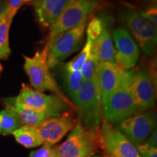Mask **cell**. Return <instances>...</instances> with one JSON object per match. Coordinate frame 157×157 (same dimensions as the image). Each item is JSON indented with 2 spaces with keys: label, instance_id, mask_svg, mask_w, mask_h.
Instances as JSON below:
<instances>
[{
  "label": "cell",
  "instance_id": "cell-18",
  "mask_svg": "<svg viewBox=\"0 0 157 157\" xmlns=\"http://www.w3.org/2000/svg\"><path fill=\"white\" fill-rule=\"evenodd\" d=\"M19 144L25 148H31L42 145L43 140L39 134L36 127L23 125L13 133Z\"/></svg>",
  "mask_w": 157,
  "mask_h": 157
},
{
  "label": "cell",
  "instance_id": "cell-25",
  "mask_svg": "<svg viewBox=\"0 0 157 157\" xmlns=\"http://www.w3.org/2000/svg\"><path fill=\"white\" fill-rule=\"evenodd\" d=\"M141 16L150 21L157 29V4L156 0H151L143 10L140 12Z\"/></svg>",
  "mask_w": 157,
  "mask_h": 157
},
{
  "label": "cell",
  "instance_id": "cell-3",
  "mask_svg": "<svg viewBox=\"0 0 157 157\" xmlns=\"http://www.w3.org/2000/svg\"><path fill=\"white\" fill-rule=\"evenodd\" d=\"M24 70L28 75L31 87L40 92L50 91L63 99L72 103L57 83L56 78L51 73L48 63V50L45 48L42 51H36L34 56H23Z\"/></svg>",
  "mask_w": 157,
  "mask_h": 157
},
{
  "label": "cell",
  "instance_id": "cell-33",
  "mask_svg": "<svg viewBox=\"0 0 157 157\" xmlns=\"http://www.w3.org/2000/svg\"><path fill=\"white\" fill-rule=\"evenodd\" d=\"M108 157H112V156H108Z\"/></svg>",
  "mask_w": 157,
  "mask_h": 157
},
{
  "label": "cell",
  "instance_id": "cell-28",
  "mask_svg": "<svg viewBox=\"0 0 157 157\" xmlns=\"http://www.w3.org/2000/svg\"><path fill=\"white\" fill-rule=\"evenodd\" d=\"M8 1V7L6 15L9 18L13 20V17L17 14V11L24 5L23 0H7Z\"/></svg>",
  "mask_w": 157,
  "mask_h": 157
},
{
  "label": "cell",
  "instance_id": "cell-27",
  "mask_svg": "<svg viewBox=\"0 0 157 157\" xmlns=\"http://www.w3.org/2000/svg\"><path fill=\"white\" fill-rule=\"evenodd\" d=\"M56 146L43 143L40 148L32 151L29 154V157H56Z\"/></svg>",
  "mask_w": 157,
  "mask_h": 157
},
{
  "label": "cell",
  "instance_id": "cell-1",
  "mask_svg": "<svg viewBox=\"0 0 157 157\" xmlns=\"http://www.w3.org/2000/svg\"><path fill=\"white\" fill-rule=\"evenodd\" d=\"M134 71H124L119 85L109 98L102 103V115L112 124L139 113L129 90V82Z\"/></svg>",
  "mask_w": 157,
  "mask_h": 157
},
{
  "label": "cell",
  "instance_id": "cell-21",
  "mask_svg": "<svg viewBox=\"0 0 157 157\" xmlns=\"http://www.w3.org/2000/svg\"><path fill=\"white\" fill-rule=\"evenodd\" d=\"M63 82L68 95L74 103L83 82V78L80 71H68L64 69Z\"/></svg>",
  "mask_w": 157,
  "mask_h": 157
},
{
  "label": "cell",
  "instance_id": "cell-31",
  "mask_svg": "<svg viewBox=\"0 0 157 157\" xmlns=\"http://www.w3.org/2000/svg\"><path fill=\"white\" fill-rule=\"evenodd\" d=\"M2 70H3V67H2V64L0 63V72L2 71Z\"/></svg>",
  "mask_w": 157,
  "mask_h": 157
},
{
  "label": "cell",
  "instance_id": "cell-24",
  "mask_svg": "<svg viewBox=\"0 0 157 157\" xmlns=\"http://www.w3.org/2000/svg\"><path fill=\"white\" fill-rule=\"evenodd\" d=\"M103 29V18L101 17H93L86 26V39L93 43L100 36Z\"/></svg>",
  "mask_w": 157,
  "mask_h": 157
},
{
  "label": "cell",
  "instance_id": "cell-8",
  "mask_svg": "<svg viewBox=\"0 0 157 157\" xmlns=\"http://www.w3.org/2000/svg\"><path fill=\"white\" fill-rule=\"evenodd\" d=\"M87 20L65 31L52 43L48 51V63L50 68H54L81 48L84 42Z\"/></svg>",
  "mask_w": 157,
  "mask_h": 157
},
{
  "label": "cell",
  "instance_id": "cell-13",
  "mask_svg": "<svg viewBox=\"0 0 157 157\" xmlns=\"http://www.w3.org/2000/svg\"><path fill=\"white\" fill-rule=\"evenodd\" d=\"M115 43V62L123 70H132L140 56V50L129 31L124 28H117L112 32Z\"/></svg>",
  "mask_w": 157,
  "mask_h": 157
},
{
  "label": "cell",
  "instance_id": "cell-12",
  "mask_svg": "<svg viewBox=\"0 0 157 157\" xmlns=\"http://www.w3.org/2000/svg\"><path fill=\"white\" fill-rule=\"evenodd\" d=\"M73 111H67L58 117H50L39 124L36 128L43 143L56 146L75 127L78 120Z\"/></svg>",
  "mask_w": 157,
  "mask_h": 157
},
{
  "label": "cell",
  "instance_id": "cell-9",
  "mask_svg": "<svg viewBox=\"0 0 157 157\" xmlns=\"http://www.w3.org/2000/svg\"><path fill=\"white\" fill-rule=\"evenodd\" d=\"M101 146L109 156L141 157L130 140L103 118L101 125Z\"/></svg>",
  "mask_w": 157,
  "mask_h": 157
},
{
  "label": "cell",
  "instance_id": "cell-11",
  "mask_svg": "<svg viewBox=\"0 0 157 157\" xmlns=\"http://www.w3.org/2000/svg\"><path fill=\"white\" fill-rule=\"evenodd\" d=\"M156 86L144 69L134 71L129 82V90L139 113L154 109L156 105Z\"/></svg>",
  "mask_w": 157,
  "mask_h": 157
},
{
  "label": "cell",
  "instance_id": "cell-15",
  "mask_svg": "<svg viewBox=\"0 0 157 157\" xmlns=\"http://www.w3.org/2000/svg\"><path fill=\"white\" fill-rule=\"evenodd\" d=\"M68 0H36L35 13L39 23L44 28H50L66 7Z\"/></svg>",
  "mask_w": 157,
  "mask_h": 157
},
{
  "label": "cell",
  "instance_id": "cell-19",
  "mask_svg": "<svg viewBox=\"0 0 157 157\" xmlns=\"http://www.w3.org/2000/svg\"><path fill=\"white\" fill-rule=\"evenodd\" d=\"M23 125L21 119L15 111L10 109L0 111V134H13Z\"/></svg>",
  "mask_w": 157,
  "mask_h": 157
},
{
  "label": "cell",
  "instance_id": "cell-20",
  "mask_svg": "<svg viewBox=\"0 0 157 157\" xmlns=\"http://www.w3.org/2000/svg\"><path fill=\"white\" fill-rule=\"evenodd\" d=\"M12 21L6 14L0 19V60H7L10 56L9 31Z\"/></svg>",
  "mask_w": 157,
  "mask_h": 157
},
{
  "label": "cell",
  "instance_id": "cell-2",
  "mask_svg": "<svg viewBox=\"0 0 157 157\" xmlns=\"http://www.w3.org/2000/svg\"><path fill=\"white\" fill-rule=\"evenodd\" d=\"M78 114V121L88 130L99 132L102 121L101 93L97 79L83 81L74 103Z\"/></svg>",
  "mask_w": 157,
  "mask_h": 157
},
{
  "label": "cell",
  "instance_id": "cell-16",
  "mask_svg": "<svg viewBox=\"0 0 157 157\" xmlns=\"http://www.w3.org/2000/svg\"><path fill=\"white\" fill-rule=\"evenodd\" d=\"M91 52L100 63L105 62L116 63V50L113 46L112 36L110 32L109 25L103 18V29L100 36L93 43Z\"/></svg>",
  "mask_w": 157,
  "mask_h": 157
},
{
  "label": "cell",
  "instance_id": "cell-6",
  "mask_svg": "<svg viewBox=\"0 0 157 157\" xmlns=\"http://www.w3.org/2000/svg\"><path fill=\"white\" fill-rule=\"evenodd\" d=\"M14 101L28 109L47 111L57 117L67 111L76 110L73 103L64 101L54 94L48 95L43 92L38 91L25 84H22L19 95L14 98Z\"/></svg>",
  "mask_w": 157,
  "mask_h": 157
},
{
  "label": "cell",
  "instance_id": "cell-26",
  "mask_svg": "<svg viewBox=\"0 0 157 157\" xmlns=\"http://www.w3.org/2000/svg\"><path fill=\"white\" fill-rule=\"evenodd\" d=\"M135 146L141 157H157V146H154L148 141Z\"/></svg>",
  "mask_w": 157,
  "mask_h": 157
},
{
  "label": "cell",
  "instance_id": "cell-30",
  "mask_svg": "<svg viewBox=\"0 0 157 157\" xmlns=\"http://www.w3.org/2000/svg\"><path fill=\"white\" fill-rule=\"evenodd\" d=\"M31 1H32V0H23V2H24V4L27 3V2H31Z\"/></svg>",
  "mask_w": 157,
  "mask_h": 157
},
{
  "label": "cell",
  "instance_id": "cell-22",
  "mask_svg": "<svg viewBox=\"0 0 157 157\" xmlns=\"http://www.w3.org/2000/svg\"><path fill=\"white\" fill-rule=\"evenodd\" d=\"M92 45H93V43L90 42L87 39H86L85 44H84L81 52L75 58L72 59L71 61L66 63L63 67V69L68 71H79L82 65L86 61V60H87L90 56V52H91Z\"/></svg>",
  "mask_w": 157,
  "mask_h": 157
},
{
  "label": "cell",
  "instance_id": "cell-4",
  "mask_svg": "<svg viewBox=\"0 0 157 157\" xmlns=\"http://www.w3.org/2000/svg\"><path fill=\"white\" fill-rule=\"evenodd\" d=\"M99 5L100 0H68L61 14L50 28L45 45L48 51L60 34L87 20Z\"/></svg>",
  "mask_w": 157,
  "mask_h": 157
},
{
  "label": "cell",
  "instance_id": "cell-29",
  "mask_svg": "<svg viewBox=\"0 0 157 157\" xmlns=\"http://www.w3.org/2000/svg\"><path fill=\"white\" fill-rule=\"evenodd\" d=\"M7 7H8V1L0 0V19L7 13Z\"/></svg>",
  "mask_w": 157,
  "mask_h": 157
},
{
  "label": "cell",
  "instance_id": "cell-7",
  "mask_svg": "<svg viewBox=\"0 0 157 157\" xmlns=\"http://www.w3.org/2000/svg\"><path fill=\"white\" fill-rule=\"evenodd\" d=\"M121 21L130 31L137 46L146 56H151L157 46L156 28L148 20L141 16L140 12L133 8L124 10L120 15Z\"/></svg>",
  "mask_w": 157,
  "mask_h": 157
},
{
  "label": "cell",
  "instance_id": "cell-5",
  "mask_svg": "<svg viewBox=\"0 0 157 157\" xmlns=\"http://www.w3.org/2000/svg\"><path fill=\"white\" fill-rule=\"evenodd\" d=\"M101 145V130H88L77 121L67 139L60 146H56V157H90Z\"/></svg>",
  "mask_w": 157,
  "mask_h": 157
},
{
  "label": "cell",
  "instance_id": "cell-17",
  "mask_svg": "<svg viewBox=\"0 0 157 157\" xmlns=\"http://www.w3.org/2000/svg\"><path fill=\"white\" fill-rule=\"evenodd\" d=\"M2 102L5 109L12 110L18 115L23 125L37 127L49 118L57 117L52 113L36 111L23 106L14 101V98H5L2 100Z\"/></svg>",
  "mask_w": 157,
  "mask_h": 157
},
{
  "label": "cell",
  "instance_id": "cell-14",
  "mask_svg": "<svg viewBox=\"0 0 157 157\" xmlns=\"http://www.w3.org/2000/svg\"><path fill=\"white\" fill-rule=\"evenodd\" d=\"M116 63H102L98 68L97 82L101 98V104L119 85L124 72Z\"/></svg>",
  "mask_w": 157,
  "mask_h": 157
},
{
  "label": "cell",
  "instance_id": "cell-10",
  "mask_svg": "<svg viewBox=\"0 0 157 157\" xmlns=\"http://www.w3.org/2000/svg\"><path fill=\"white\" fill-rule=\"evenodd\" d=\"M134 146L146 141L156 128V113L154 111H147L124 119L116 124Z\"/></svg>",
  "mask_w": 157,
  "mask_h": 157
},
{
  "label": "cell",
  "instance_id": "cell-23",
  "mask_svg": "<svg viewBox=\"0 0 157 157\" xmlns=\"http://www.w3.org/2000/svg\"><path fill=\"white\" fill-rule=\"evenodd\" d=\"M99 65L100 63L98 61L95 57L90 52L89 57L79 70L83 81H92V80L97 79Z\"/></svg>",
  "mask_w": 157,
  "mask_h": 157
},
{
  "label": "cell",
  "instance_id": "cell-32",
  "mask_svg": "<svg viewBox=\"0 0 157 157\" xmlns=\"http://www.w3.org/2000/svg\"><path fill=\"white\" fill-rule=\"evenodd\" d=\"M90 157H103V156H92Z\"/></svg>",
  "mask_w": 157,
  "mask_h": 157
}]
</instances>
